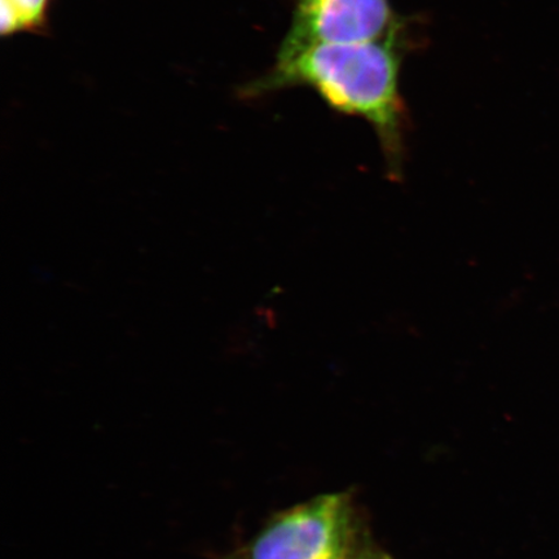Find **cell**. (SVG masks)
Returning a JSON list of instances; mask_svg holds the SVG:
<instances>
[{"label": "cell", "instance_id": "1", "mask_svg": "<svg viewBox=\"0 0 559 559\" xmlns=\"http://www.w3.org/2000/svg\"><path fill=\"white\" fill-rule=\"evenodd\" d=\"M407 26L365 44H323L302 48L275 66L242 95L260 97L290 87H307L335 114L360 118L381 145L384 175L403 183L407 159L408 114L401 73L409 39Z\"/></svg>", "mask_w": 559, "mask_h": 559}, {"label": "cell", "instance_id": "2", "mask_svg": "<svg viewBox=\"0 0 559 559\" xmlns=\"http://www.w3.org/2000/svg\"><path fill=\"white\" fill-rule=\"evenodd\" d=\"M356 520L346 493L318 496L272 516L240 559H342L354 554Z\"/></svg>", "mask_w": 559, "mask_h": 559}, {"label": "cell", "instance_id": "3", "mask_svg": "<svg viewBox=\"0 0 559 559\" xmlns=\"http://www.w3.org/2000/svg\"><path fill=\"white\" fill-rule=\"evenodd\" d=\"M391 0H295L276 58L323 44H365L403 29Z\"/></svg>", "mask_w": 559, "mask_h": 559}, {"label": "cell", "instance_id": "4", "mask_svg": "<svg viewBox=\"0 0 559 559\" xmlns=\"http://www.w3.org/2000/svg\"><path fill=\"white\" fill-rule=\"evenodd\" d=\"M51 0H2L3 35L33 33L45 29Z\"/></svg>", "mask_w": 559, "mask_h": 559}, {"label": "cell", "instance_id": "5", "mask_svg": "<svg viewBox=\"0 0 559 559\" xmlns=\"http://www.w3.org/2000/svg\"><path fill=\"white\" fill-rule=\"evenodd\" d=\"M342 559H393L388 555L382 554V551H377L372 549L366 550H355L354 554L342 558Z\"/></svg>", "mask_w": 559, "mask_h": 559}, {"label": "cell", "instance_id": "6", "mask_svg": "<svg viewBox=\"0 0 559 559\" xmlns=\"http://www.w3.org/2000/svg\"><path fill=\"white\" fill-rule=\"evenodd\" d=\"M227 559H239V556L235 555V556L229 557V558H227Z\"/></svg>", "mask_w": 559, "mask_h": 559}]
</instances>
